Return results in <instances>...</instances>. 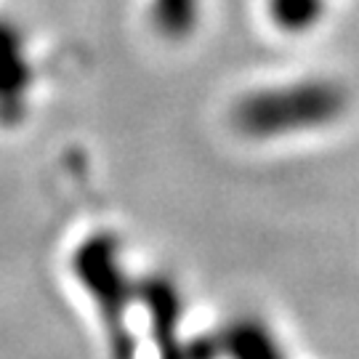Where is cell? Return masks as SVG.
<instances>
[{"instance_id":"obj_5","label":"cell","mask_w":359,"mask_h":359,"mask_svg":"<svg viewBox=\"0 0 359 359\" xmlns=\"http://www.w3.org/2000/svg\"><path fill=\"white\" fill-rule=\"evenodd\" d=\"M200 0H152V22L160 35L184 40L194 29Z\"/></svg>"},{"instance_id":"obj_1","label":"cell","mask_w":359,"mask_h":359,"mask_svg":"<svg viewBox=\"0 0 359 359\" xmlns=\"http://www.w3.org/2000/svg\"><path fill=\"white\" fill-rule=\"evenodd\" d=\"M346 109V90L333 80L309 77L245 93L231 109V123L248 139L306 133L335 123Z\"/></svg>"},{"instance_id":"obj_3","label":"cell","mask_w":359,"mask_h":359,"mask_svg":"<svg viewBox=\"0 0 359 359\" xmlns=\"http://www.w3.org/2000/svg\"><path fill=\"white\" fill-rule=\"evenodd\" d=\"M35 65L25 29L11 16H0V128H19L29 115Z\"/></svg>"},{"instance_id":"obj_2","label":"cell","mask_w":359,"mask_h":359,"mask_svg":"<svg viewBox=\"0 0 359 359\" xmlns=\"http://www.w3.org/2000/svg\"><path fill=\"white\" fill-rule=\"evenodd\" d=\"M69 266L83 290L96 301L99 314L109 333H123V317L133 298V285L123 269L120 240L109 231H93L75 248Z\"/></svg>"},{"instance_id":"obj_4","label":"cell","mask_w":359,"mask_h":359,"mask_svg":"<svg viewBox=\"0 0 359 359\" xmlns=\"http://www.w3.org/2000/svg\"><path fill=\"white\" fill-rule=\"evenodd\" d=\"M325 0H266L271 25L285 35H306L322 22Z\"/></svg>"}]
</instances>
